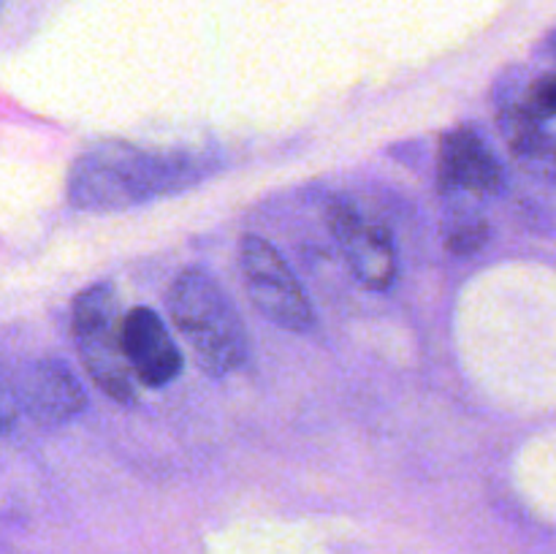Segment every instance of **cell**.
<instances>
[{"mask_svg":"<svg viewBox=\"0 0 556 554\" xmlns=\"http://www.w3.org/2000/svg\"><path fill=\"white\" fill-rule=\"evenodd\" d=\"M119 310L112 282H96L74 299V340L90 378L117 402H134V373L119 345Z\"/></svg>","mask_w":556,"mask_h":554,"instance_id":"obj_3","label":"cell"},{"mask_svg":"<svg viewBox=\"0 0 556 554\" xmlns=\"http://www.w3.org/2000/svg\"><path fill=\"white\" fill-rule=\"evenodd\" d=\"M489 223L478 212H454L448 228H445V244L454 253H476L486 244Z\"/></svg>","mask_w":556,"mask_h":554,"instance_id":"obj_10","label":"cell"},{"mask_svg":"<svg viewBox=\"0 0 556 554\" xmlns=\"http://www.w3.org/2000/svg\"><path fill=\"white\" fill-rule=\"evenodd\" d=\"M438 182L451 212H478V204L503 190L505 172L486 139L465 125L451 130L440 144Z\"/></svg>","mask_w":556,"mask_h":554,"instance_id":"obj_5","label":"cell"},{"mask_svg":"<svg viewBox=\"0 0 556 554\" xmlns=\"http://www.w3.org/2000/svg\"><path fill=\"white\" fill-rule=\"evenodd\" d=\"M206 172L190 155H157L128 144H106L85 152L68 177V201L87 212H114L174 193Z\"/></svg>","mask_w":556,"mask_h":554,"instance_id":"obj_1","label":"cell"},{"mask_svg":"<svg viewBox=\"0 0 556 554\" xmlns=\"http://www.w3.org/2000/svg\"><path fill=\"white\" fill-rule=\"evenodd\" d=\"M244 288L269 324L286 331H309L315 326V310L307 291L293 275L288 261L264 237L248 234L239 244Z\"/></svg>","mask_w":556,"mask_h":554,"instance_id":"obj_4","label":"cell"},{"mask_svg":"<svg viewBox=\"0 0 556 554\" xmlns=\"http://www.w3.org/2000/svg\"><path fill=\"white\" fill-rule=\"evenodd\" d=\"M329 231L340 244L342 259L351 266L353 277L369 291H386L394 286L396 250L391 234L380 223L362 215L356 204L348 199H337L329 210Z\"/></svg>","mask_w":556,"mask_h":554,"instance_id":"obj_6","label":"cell"},{"mask_svg":"<svg viewBox=\"0 0 556 554\" xmlns=\"http://www.w3.org/2000/svg\"><path fill=\"white\" fill-rule=\"evenodd\" d=\"M119 345L130 373L152 389L168 386L185 367L182 351L166 331L161 315L150 307H134L123 315Z\"/></svg>","mask_w":556,"mask_h":554,"instance_id":"obj_8","label":"cell"},{"mask_svg":"<svg viewBox=\"0 0 556 554\" xmlns=\"http://www.w3.org/2000/svg\"><path fill=\"white\" fill-rule=\"evenodd\" d=\"M16 407L43 427H58L79 416L87 394L79 378L58 358H38L22 373L14 389Z\"/></svg>","mask_w":556,"mask_h":554,"instance_id":"obj_9","label":"cell"},{"mask_svg":"<svg viewBox=\"0 0 556 554\" xmlns=\"http://www.w3.org/2000/svg\"><path fill=\"white\" fill-rule=\"evenodd\" d=\"M556 119V76L543 71L503 103L500 123L505 141L525 163L552 168Z\"/></svg>","mask_w":556,"mask_h":554,"instance_id":"obj_7","label":"cell"},{"mask_svg":"<svg viewBox=\"0 0 556 554\" xmlns=\"http://www.w3.org/2000/svg\"><path fill=\"white\" fill-rule=\"evenodd\" d=\"M16 400H14V389H9L3 378H0V435H5L11 429L16 418Z\"/></svg>","mask_w":556,"mask_h":554,"instance_id":"obj_11","label":"cell"},{"mask_svg":"<svg viewBox=\"0 0 556 554\" xmlns=\"http://www.w3.org/2000/svg\"><path fill=\"white\" fill-rule=\"evenodd\" d=\"M0 3H3V0H0Z\"/></svg>","mask_w":556,"mask_h":554,"instance_id":"obj_12","label":"cell"},{"mask_svg":"<svg viewBox=\"0 0 556 554\" xmlns=\"http://www.w3.org/2000/svg\"><path fill=\"white\" fill-rule=\"evenodd\" d=\"M168 313L206 375L223 378L248 362L250 340L242 315L210 272L195 266L179 272L168 288Z\"/></svg>","mask_w":556,"mask_h":554,"instance_id":"obj_2","label":"cell"}]
</instances>
